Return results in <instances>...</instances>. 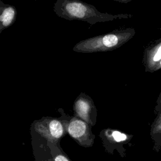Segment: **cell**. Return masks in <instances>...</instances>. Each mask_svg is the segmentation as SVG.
Masks as SVG:
<instances>
[{
    "instance_id": "cell-6",
    "label": "cell",
    "mask_w": 161,
    "mask_h": 161,
    "mask_svg": "<svg viewBox=\"0 0 161 161\" xmlns=\"http://www.w3.org/2000/svg\"><path fill=\"white\" fill-rule=\"evenodd\" d=\"M161 60V38L147 47L144 51L143 64L147 72H155L158 64Z\"/></svg>"
},
{
    "instance_id": "cell-12",
    "label": "cell",
    "mask_w": 161,
    "mask_h": 161,
    "mask_svg": "<svg viewBox=\"0 0 161 161\" xmlns=\"http://www.w3.org/2000/svg\"><path fill=\"white\" fill-rule=\"evenodd\" d=\"M161 69V60L160 61V62L158 64V65H157L156 67V69H155V71H157L158 70Z\"/></svg>"
},
{
    "instance_id": "cell-2",
    "label": "cell",
    "mask_w": 161,
    "mask_h": 161,
    "mask_svg": "<svg viewBox=\"0 0 161 161\" xmlns=\"http://www.w3.org/2000/svg\"><path fill=\"white\" fill-rule=\"evenodd\" d=\"M135 33L133 28L114 30L79 42L73 47V51L86 53L113 51L130 40Z\"/></svg>"
},
{
    "instance_id": "cell-9",
    "label": "cell",
    "mask_w": 161,
    "mask_h": 161,
    "mask_svg": "<svg viewBox=\"0 0 161 161\" xmlns=\"http://www.w3.org/2000/svg\"><path fill=\"white\" fill-rule=\"evenodd\" d=\"M47 143L50 149L53 161H71L69 157L61 149L60 145H57L47 140Z\"/></svg>"
},
{
    "instance_id": "cell-3",
    "label": "cell",
    "mask_w": 161,
    "mask_h": 161,
    "mask_svg": "<svg viewBox=\"0 0 161 161\" xmlns=\"http://www.w3.org/2000/svg\"><path fill=\"white\" fill-rule=\"evenodd\" d=\"M58 111L60 117L43 116L34 121L30 130L46 140L60 145V139L67 133V125L72 116L65 114L62 109H59Z\"/></svg>"
},
{
    "instance_id": "cell-8",
    "label": "cell",
    "mask_w": 161,
    "mask_h": 161,
    "mask_svg": "<svg viewBox=\"0 0 161 161\" xmlns=\"http://www.w3.org/2000/svg\"><path fill=\"white\" fill-rule=\"evenodd\" d=\"M17 17V10L11 5L0 0V33L11 26Z\"/></svg>"
},
{
    "instance_id": "cell-10",
    "label": "cell",
    "mask_w": 161,
    "mask_h": 161,
    "mask_svg": "<svg viewBox=\"0 0 161 161\" xmlns=\"http://www.w3.org/2000/svg\"><path fill=\"white\" fill-rule=\"evenodd\" d=\"M151 135L156 140L161 141V111L157 113L151 125Z\"/></svg>"
},
{
    "instance_id": "cell-5",
    "label": "cell",
    "mask_w": 161,
    "mask_h": 161,
    "mask_svg": "<svg viewBox=\"0 0 161 161\" xmlns=\"http://www.w3.org/2000/svg\"><path fill=\"white\" fill-rule=\"evenodd\" d=\"M74 116L78 117L93 126L97 121V111L92 99L81 92L75 99L73 104Z\"/></svg>"
},
{
    "instance_id": "cell-11",
    "label": "cell",
    "mask_w": 161,
    "mask_h": 161,
    "mask_svg": "<svg viewBox=\"0 0 161 161\" xmlns=\"http://www.w3.org/2000/svg\"><path fill=\"white\" fill-rule=\"evenodd\" d=\"M155 111L157 113L161 111V92L158 95V97L156 101V105L155 107Z\"/></svg>"
},
{
    "instance_id": "cell-7",
    "label": "cell",
    "mask_w": 161,
    "mask_h": 161,
    "mask_svg": "<svg viewBox=\"0 0 161 161\" xmlns=\"http://www.w3.org/2000/svg\"><path fill=\"white\" fill-rule=\"evenodd\" d=\"M32 147L35 161H53L47 140L30 130Z\"/></svg>"
},
{
    "instance_id": "cell-4",
    "label": "cell",
    "mask_w": 161,
    "mask_h": 161,
    "mask_svg": "<svg viewBox=\"0 0 161 161\" xmlns=\"http://www.w3.org/2000/svg\"><path fill=\"white\" fill-rule=\"evenodd\" d=\"M89 124L80 118L73 116L67 125V131L70 136L79 145L89 147L93 145L95 138Z\"/></svg>"
},
{
    "instance_id": "cell-1",
    "label": "cell",
    "mask_w": 161,
    "mask_h": 161,
    "mask_svg": "<svg viewBox=\"0 0 161 161\" xmlns=\"http://www.w3.org/2000/svg\"><path fill=\"white\" fill-rule=\"evenodd\" d=\"M53 11L62 18L67 20H80L92 25L133 17L130 14H112L99 11L93 5L78 0H57L53 6Z\"/></svg>"
}]
</instances>
